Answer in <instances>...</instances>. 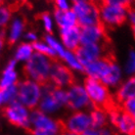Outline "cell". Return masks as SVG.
<instances>
[{
	"label": "cell",
	"instance_id": "7",
	"mask_svg": "<svg viewBox=\"0 0 135 135\" xmlns=\"http://www.w3.org/2000/svg\"><path fill=\"white\" fill-rule=\"evenodd\" d=\"M109 123L122 135H134L135 120L122 111L117 103L107 109Z\"/></svg>",
	"mask_w": 135,
	"mask_h": 135
},
{
	"label": "cell",
	"instance_id": "43",
	"mask_svg": "<svg viewBox=\"0 0 135 135\" xmlns=\"http://www.w3.org/2000/svg\"><path fill=\"white\" fill-rule=\"evenodd\" d=\"M101 1H105V0H101Z\"/></svg>",
	"mask_w": 135,
	"mask_h": 135
},
{
	"label": "cell",
	"instance_id": "34",
	"mask_svg": "<svg viewBox=\"0 0 135 135\" xmlns=\"http://www.w3.org/2000/svg\"><path fill=\"white\" fill-rule=\"evenodd\" d=\"M105 2L130 9L132 7V4H133V0H105Z\"/></svg>",
	"mask_w": 135,
	"mask_h": 135
},
{
	"label": "cell",
	"instance_id": "24",
	"mask_svg": "<svg viewBox=\"0 0 135 135\" xmlns=\"http://www.w3.org/2000/svg\"><path fill=\"white\" fill-rule=\"evenodd\" d=\"M59 61H61L63 64L66 65L71 71H74V74L83 73V66L80 63V61L78 60L75 51L67 50Z\"/></svg>",
	"mask_w": 135,
	"mask_h": 135
},
{
	"label": "cell",
	"instance_id": "44",
	"mask_svg": "<svg viewBox=\"0 0 135 135\" xmlns=\"http://www.w3.org/2000/svg\"></svg>",
	"mask_w": 135,
	"mask_h": 135
},
{
	"label": "cell",
	"instance_id": "5",
	"mask_svg": "<svg viewBox=\"0 0 135 135\" xmlns=\"http://www.w3.org/2000/svg\"><path fill=\"white\" fill-rule=\"evenodd\" d=\"M43 91V84L25 78L17 84V101L27 107L35 110L38 107Z\"/></svg>",
	"mask_w": 135,
	"mask_h": 135
},
{
	"label": "cell",
	"instance_id": "14",
	"mask_svg": "<svg viewBox=\"0 0 135 135\" xmlns=\"http://www.w3.org/2000/svg\"><path fill=\"white\" fill-rule=\"evenodd\" d=\"M105 49H106L105 44H84L80 45L76 49L75 53L78 60L84 67L85 65H87L90 62L107 56L105 54L106 52Z\"/></svg>",
	"mask_w": 135,
	"mask_h": 135
},
{
	"label": "cell",
	"instance_id": "30",
	"mask_svg": "<svg viewBox=\"0 0 135 135\" xmlns=\"http://www.w3.org/2000/svg\"><path fill=\"white\" fill-rule=\"evenodd\" d=\"M32 46H33L34 52L39 53V54H42V55H45V56H48V57L52 58V59H56L53 50L51 49L50 46H49L43 39H39V40L36 41L35 43L32 44Z\"/></svg>",
	"mask_w": 135,
	"mask_h": 135
},
{
	"label": "cell",
	"instance_id": "15",
	"mask_svg": "<svg viewBox=\"0 0 135 135\" xmlns=\"http://www.w3.org/2000/svg\"><path fill=\"white\" fill-rule=\"evenodd\" d=\"M107 39V30L101 24L80 27L81 45L104 44Z\"/></svg>",
	"mask_w": 135,
	"mask_h": 135
},
{
	"label": "cell",
	"instance_id": "18",
	"mask_svg": "<svg viewBox=\"0 0 135 135\" xmlns=\"http://www.w3.org/2000/svg\"><path fill=\"white\" fill-rule=\"evenodd\" d=\"M112 57L105 56V57L100 58L98 60L90 62L83 67V74H85L86 78H95V79L101 80V78H103V75L108 69Z\"/></svg>",
	"mask_w": 135,
	"mask_h": 135
},
{
	"label": "cell",
	"instance_id": "31",
	"mask_svg": "<svg viewBox=\"0 0 135 135\" xmlns=\"http://www.w3.org/2000/svg\"><path fill=\"white\" fill-rule=\"evenodd\" d=\"M118 106L120 107V109H122V111L124 112V113H126L128 115H130L135 120V97L122 102Z\"/></svg>",
	"mask_w": 135,
	"mask_h": 135
},
{
	"label": "cell",
	"instance_id": "17",
	"mask_svg": "<svg viewBox=\"0 0 135 135\" xmlns=\"http://www.w3.org/2000/svg\"><path fill=\"white\" fill-rule=\"evenodd\" d=\"M58 38L66 49L70 51H76L81 45L80 27H73L68 28H61L58 31Z\"/></svg>",
	"mask_w": 135,
	"mask_h": 135
},
{
	"label": "cell",
	"instance_id": "41",
	"mask_svg": "<svg viewBox=\"0 0 135 135\" xmlns=\"http://www.w3.org/2000/svg\"><path fill=\"white\" fill-rule=\"evenodd\" d=\"M71 2H73V4L74 3H78V2H80V1H83V0H71Z\"/></svg>",
	"mask_w": 135,
	"mask_h": 135
},
{
	"label": "cell",
	"instance_id": "22",
	"mask_svg": "<svg viewBox=\"0 0 135 135\" xmlns=\"http://www.w3.org/2000/svg\"><path fill=\"white\" fill-rule=\"evenodd\" d=\"M34 54V49L32 44L22 41L17 44V46L14 51L13 59L17 62L18 64H23L27 63Z\"/></svg>",
	"mask_w": 135,
	"mask_h": 135
},
{
	"label": "cell",
	"instance_id": "9",
	"mask_svg": "<svg viewBox=\"0 0 135 135\" xmlns=\"http://www.w3.org/2000/svg\"><path fill=\"white\" fill-rule=\"evenodd\" d=\"M66 90L68 97L67 108L71 112L89 111L92 108L87 92L82 82L74 81Z\"/></svg>",
	"mask_w": 135,
	"mask_h": 135
},
{
	"label": "cell",
	"instance_id": "3",
	"mask_svg": "<svg viewBox=\"0 0 135 135\" xmlns=\"http://www.w3.org/2000/svg\"><path fill=\"white\" fill-rule=\"evenodd\" d=\"M28 130L31 135H60L64 131L62 122L54 115L44 114L39 110H32Z\"/></svg>",
	"mask_w": 135,
	"mask_h": 135
},
{
	"label": "cell",
	"instance_id": "12",
	"mask_svg": "<svg viewBox=\"0 0 135 135\" xmlns=\"http://www.w3.org/2000/svg\"><path fill=\"white\" fill-rule=\"evenodd\" d=\"M74 81H75V79H74V71H71L61 61L54 60L52 68H51L48 82L56 86V87L67 89L70 85L74 83Z\"/></svg>",
	"mask_w": 135,
	"mask_h": 135
},
{
	"label": "cell",
	"instance_id": "37",
	"mask_svg": "<svg viewBox=\"0 0 135 135\" xmlns=\"http://www.w3.org/2000/svg\"><path fill=\"white\" fill-rule=\"evenodd\" d=\"M5 43H6V39H5V34H4V31H0V55L2 54V52L5 47Z\"/></svg>",
	"mask_w": 135,
	"mask_h": 135
},
{
	"label": "cell",
	"instance_id": "16",
	"mask_svg": "<svg viewBox=\"0 0 135 135\" xmlns=\"http://www.w3.org/2000/svg\"><path fill=\"white\" fill-rule=\"evenodd\" d=\"M124 76L125 75L122 65H119L115 60L112 58L107 71L103 75V78H101V81L111 90L112 89L115 90L124 79Z\"/></svg>",
	"mask_w": 135,
	"mask_h": 135
},
{
	"label": "cell",
	"instance_id": "25",
	"mask_svg": "<svg viewBox=\"0 0 135 135\" xmlns=\"http://www.w3.org/2000/svg\"><path fill=\"white\" fill-rule=\"evenodd\" d=\"M17 101V85L11 87H0V110H3Z\"/></svg>",
	"mask_w": 135,
	"mask_h": 135
},
{
	"label": "cell",
	"instance_id": "6",
	"mask_svg": "<svg viewBox=\"0 0 135 135\" xmlns=\"http://www.w3.org/2000/svg\"><path fill=\"white\" fill-rule=\"evenodd\" d=\"M128 11V8L101 1L99 3L100 24L106 30L120 27L127 21Z\"/></svg>",
	"mask_w": 135,
	"mask_h": 135
},
{
	"label": "cell",
	"instance_id": "13",
	"mask_svg": "<svg viewBox=\"0 0 135 135\" xmlns=\"http://www.w3.org/2000/svg\"><path fill=\"white\" fill-rule=\"evenodd\" d=\"M27 31L26 21L22 16H14L4 31L5 39L11 45L20 43Z\"/></svg>",
	"mask_w": 135,
	"mask_h": 135
},
{
	"label": "cell",
	"instance_id": "27",
	"mask_svg": "<svg viewBox=\"0 0 135 135\" xmlns=\"http://www.w3.org/2000/svg\"><path fill=\"white\" fill-rule=\"evenodd\" d=\"M125 76H135V49H130L122 66Z\"/></svg>",
	"mask_w": 135,
	"mask_h": 135
},
{
	"label": "cell",
	"instance_id": "10",
	"mask_svg": "<svg viewBox=\"0 0 135 135\" xmlns=\"http://www.w3.org/2000/svg\"><path fill=\"white\" fill-rule=\"evenodd\" d=\"M2 111H3L4 118H6L11 124L20 127V128H30L31 117V109L21 104L20 102L15 101L9 106H7Z\"/></svg>",
	"mask_w": 135,
	"mask_h": 135
},
{
	"label": "cell",
	"instance_id": "2",
	"mask_svg": "<svg viewBox=\"0 0 135 135\" xmlns=\"http://www.w3.org/2000/svg\"><path fill=\"white\" fill-rule=\"evenodd\" d=\"M55 59L34 52L32 57L23 65L25 78L32 79L41 84L47 83L51 68Z\"/></svg>",
	"mask_w": 135,
	"mask_h": 135
},
{
	"label": "cell",
	"instance_id": "1",
	"mask_svg": "<svg viewBox=\"0 0 135 135\" xmlns=\"http://www.w3.org/2000/svg\"><path fill=\"white\" fill-rule=\"evenodd\" d=\"M67 90L56 87L47 82L43 84V91L37 110L50 115H59L65 108H67Z\"/></svg>",
	"mask_w": 135,
	"mask_h": 135
},
{
	"label": "cell",
	"instance_id": "26",
	"mask_svg": "<svg viewBox=\"0 0 135 135\" xmlns=\"http://www.w3.org/2000/svg\"><path fill=\"white\" fill-rule=\"evenodd\" d=\"M43 40L50 46V48L53 50V52H54L55 57H56V59H58V60H60L62 58V56H63V55L66 53V51L68 50V49H66V48L64 47V45L61 43L60 39H59L56 35H54L53 33H46L44 35Z\"/></svg>",
	"mask_w": 135,
	"mask_h": 135
},
{
	"label": "cell",
	"instance_id": "11",
	"mask_svg": "<svg viewBox=\"0 0 135 135\" xmlns=\"http://www.w3.org/2000/svg\"><path fill=\"white\" fill-rule=\"evenodd\" d=\"M62 124L65 131L80 135L92 127L90 113L89 111L71 112L62 120Z\"/></svg>",
	"mask_w": 135,
	"mask_h": 135
},
{
	"label": "cell",
	"instance_id": "35",
	"mask_svg": "<svg viewBox=\"0 0 135 135\" xmlns=\"http://www.w3.org/2000/svg\"><path fill=\"white\" fill-rule=\"evenodd\" d=\"M127 22L131 27L132 33L135 38V8H130L128 11V16H127Z\"/></svg>",
	"mask_w": 135,
	"mask_h": 135
},
{
	"label": "cell",
	"instance_id": "29",
	"mask_svg": "<svg viewBox=\"0 0 135 135\" xmlns=\"http://www.w3.org/2000/svg\"><path fill=\"white\" fill-rule=\"evenodd\" d=\"M13 10L7 4H0V31H5L13 18Z\"/></svg>",
	"mask_w": 135,
	"mask_h": 135
},
{
	"label": "cell",
	"instance_id": "19",
	"mask_svg": "<svg viewBox=\"0 0 135 135\" xmlns=\"http://www.w3.org/2000/svg\"><path fill=\"white\" fill-rule=\"evenodd\" d=\"M114 100L118 105L135 97V76H127L115 89Z\"/></svg>",
	"mask_w": 135,
	"mask_h": 135
},
{
	"label": "cell",
	"instance_id": "20",
	"mask_svg": "<svg viewBox=\"0 0 135 135\" xmlns=\"http://www.w3.org/2000/svg\"><path fill=\"white\" fill-rule=\"evenodd\" d=\"M20 80V74L18 71V63L14 59H12L7 63L1 73L0 87L16 86Z\"/></svg>",
	"mask_w": 135,
	"mask_h": 135
},
{
	"label": "cell",
	"instance_id": "46",
	"mask_svg": "<svg viewBox=\"0 0 135 135\" xmlns=\"http://www.w3.org/2000/svg\"><path fill=\"white\" fill-rule=\"evenodd\" d=\"M53 1H54V0H53Z\"/></svg>",
	"mask_w": 135,
	"mask_h": 135
},
{
	"label": "cell",
	"instance_id": "21",
	"mask_svg": "<svg viewBox=\"0 0 135 135\" xmlns=\"http://www.w3.org/2000/svg\"><path fill=\"white\" fill-rule=\"evenodd\" d=\"M54 17L55 23L58 30L61 28H68V27H78V19L73 9L68 11H58L54 10L52 13Z\"/></svg>",
	"mask_w": 135,
	"mask_h": 135
},
{
	"label": "cell",
	"instance_id": "38",
	"mask_svg": "<svg viewBox=\"0 0 135 135\" xmlns=\"http://www.w3.org/2000/svg\"><path fill=\"white\" fill-rule=\"evenodd\" d=\"M80 135H100V134H99V129L91 127V128H89L88 130H86V131L83 132Z\"/></svg>",
	"mask_w": 135,
	"mask_h": 135
},
{
	"label": "cell",
	"instance_id": "33",
	"mask_svg": "<svg viewBox=\"0 0 135 135\" xmlns=\"http://www.w3.org/2000/svg\"><path fill=\"white\" fill-rule=\"evenodd\" d=\"M23 39H24V41H26V42L33 44V43H35L36 41L39 40V35H38V33H37L35 31L28 30V31H26Z\"/></svg>",
	"mask_w": 135,
	"mask_h": 135
},
{
	"label": "cell",
	"instance_id": "45",
	"mask_svg": "<svg viewBox=\"0 0 135 135\" xmlns=\"http://www.w3.org/2000/svg\"><path fill=\"white\" fill-rule=\"evenodd\" d=\"M134 135H135V133H134Z\"/></svg>",
	"mask_w": 135,
	"mask_h": 135
},
{
	"label": "cell",
	"instance_id": "32",
	"mask_svg": "<svg viewBox=\"0 0 135 135\" xmlns=\"http://www.w3.org/2000/svg\"><path fill=\"white\" fill-rule=\"evenodd\" d=\"M55 10L68 11L73 8V2L71 0H54Z\"/></svg>",
	"mask_w": 135,
	"mask_h": 135
},
{
	"label": "cell",
	"instance_id": "39",
	"mask_svg": "<svg viewBox=\"0 0 135 135\" xmlns=\"http://www.w3.org/2000/svg\"><path fill=\"white\" fill-rule=\"evenodd\" d=\"M60 135H78V134H74V133H71V132H69V131H63Z\"/></svg>",
	"mask_w": 135,
	"mask_h": 135
},
{
	"label": "cell",
	"instance_id": "36",
	"mask_svg": "<svg viewBox=\"0 0 135 135\" xmlns=\"http://www.w3.org/2000/svg\"><path fill=\"white\" fill-rule=\"evenodd\" d=\"M99 134L100 135H115L114 129H112L109 125L105 126L103 128L99 129Z\"/></svg>",
	"mask_w": 135,
	"mask_h": 135
},
{
	"label": "cell",
	"instance_id": "8",
	"mask_svg": "<svg viewBox=\"0 0 135 135\" xmlns=\"http://www.w3.org/2000/svg\"><path fill=\"white\" fill-rule=\"evenodd\" d=\"M73 11L74 12L79 27H89L100 24L99 3L83 0L73 4Z\"/></svg>",
	"mask_w": 135,
	"mask_h": 135
},
{
	"label": "cell",
	"instance_id": "42",
	"mask_svg": "<svg viewBox=\"0 0 135 135\" xmlns=\"http://www.w3.org/2000/svg\"><path fill=\"white\" fill-rule=\"evenodd\" d=\"M5 3V0H0V4H4Z\"/></svg>",
	"mask_w": 135,
	"mask_h": 135
},
{
	"label": "cell",
	"instance_id": "40",
	"mask_svg": "<svg viewBox=\"0 0 135 135\" xmlns=\"http://www.w3.org/2000/svg\"><path fill=\"white\" fill-rule=\"evenodd\" d=\"M16 1L20 4H25V3H27V0H16Z\"/></svg>",
	"mask_w": 135,
	"mask_h": 135
},
{
	"label": "cell",
	"instance_id": "4",
	"mask_svg": "<svg viewBox=\"0 0 135 135\" xmlns=\"http://www.w3.org/2000/svg\"><path fill=\"white\" fill-rule=\"evenodd\" d=\"M82 83L87 92L92 108L108 109L115 103L111 89L107 87L101 80L85 78Z\"/></svg>",
	"mask_w": 135,
	"mask_h": 135
},
{
	"label": "cell",
	"instance_id": "23",
	"mask_svg": "<svg viewBox=\"0 0 135 135\" xmlns=\"http://www.w3.org/2000/svg\"><path fill=\"white\" fill-rule=\"evenodd\" d=\"M91 125L93 128L100 129L109 125V118L107 109L104 108H91L89 110Z\"/></svg>",
	"mask_w": 135,
	"mask_h": 135
},
{
	"label": "cell",
	"instance_id": "28",
	"mask_svg": "<svg viewBox=\"0 0 135 135\" xmlns=\"http://www.w3.org/2000/svg\"><path fill=\"white\" fill-rule=\"evenodd\" d=\"M39 21H40L41 27L46 33H53L55 28L57 27L52 13H49V12L42 13L39 17Z\"/></svg>",
	"mask_w": 135,
	"mask_h": 135
}]
</instances>
